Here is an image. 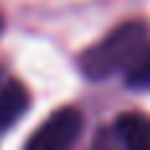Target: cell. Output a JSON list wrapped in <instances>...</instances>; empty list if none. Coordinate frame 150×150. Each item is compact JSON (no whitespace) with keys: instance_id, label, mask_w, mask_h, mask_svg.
I'll return each mask as SVG.
<instances>
[{"instance_id":"6da1fadb","label":"cell","mask_w":150,"mask_h":150,"mask_svg":"<svg viewBox=\"0 0 150 150\" xmlns=\"http://www.w3.org/2000/svg\"><path fill=\"white\" fill-rule=\"evenodd\" d=\"M148 40L150 32L145 21H124L79 55V69L87 79L95 82L108 79L119 71H129L148 50Z\"/></svg>"},{"instance_id":"7a4b0ae2","label":"cell","mask_w":150,"mask_h":150,"mask_svg":"<svg viewBox=\"0 0 150 150\" xmlns=\"http://www.w3.org/2000/svg\"><path fill=\"white\" fill-rule=\"evenodd\" d=\"M84 129V116L79 108L66 105L50 113L42 127L26 140L24 150H71Z\"/></svg>"},{"instance_id":"3957f363","label":"cell","mask_w":150,"mask_h":150,"mask_svg":"<svg viewBox=\"0 0 150 150\" xmlns=\"http://www.w3.org/2000/svg\"><path fill=\"white\" fill-rule=\"evenodd\" d=\"M29 108V92L18 79H8L0 87V132L13 127Z\"/></svg>"},{"instance_id":"277c9868","label":"cell","mask_w":150,"mask_h":150,"mask_svg":"<svg viewBox=\"0 0 150 150\" xmlns=\"http://www.w3.org/2000/svg\"><path fill=\"white\" fill-rule=\"evenodd\" d=\"M116 134L127 150H150V119L137 111L121 113L116 119Z\"/></svg>"},{"instance_id":"5b68a950","label":"cell","mask_w":150,"mask_h":150,"mask_svg":"<svg viewBox=\"0 0 150 150\" xmlns=\"http://www.w3.org/2000/svg\"><path fill=\"white\" fill-rule=\"evenodd\" d=\"M127 84L132 90H150V47L137 58V63L127 71Z\"/></svg>"},{"instance_id":"8992f818","label":"cell","mask_w":150,"mask_h":150,"mask_svg":"<svg viewBox=\"0 0 150 150\" xmlns=\"http://www.w3.org/2000/svg\"><path fill=\"white\" fill-rule=\"evenodd\" d=\"M3 29H5V18H3V13H0V34H3Z\"/></svg>"}]
</instances>
